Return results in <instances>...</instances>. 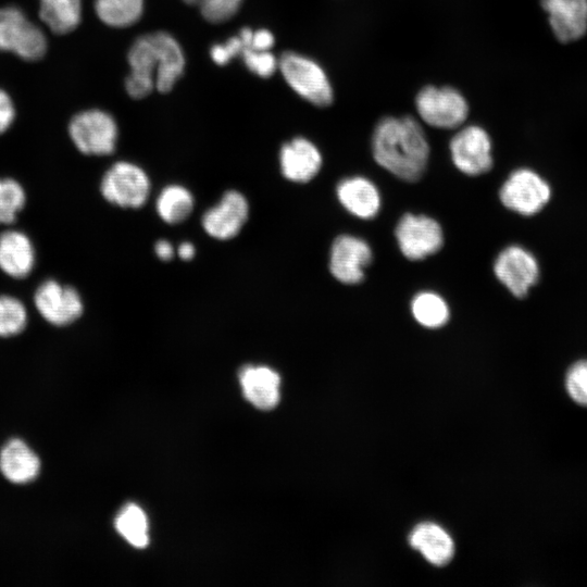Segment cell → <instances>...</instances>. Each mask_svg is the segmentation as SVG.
Segmentation results:
<instances>
[{
	"label": "cell",
	"instance_id": "19",
	"mask_svg": "<svg viewBox=\"0 0 587 587\" xmlns=\"http://www.w3.org/2000/svg\"><path fill=\"white\" fill-rule=\"evenodd\" d=\"M35 265V249L26 234L7 230L0 235V270L14 278L26 277Z\"/></svg>",
	"mask_w": 587,
	"mask_h": 587
},
{
	"label": "cell",
	"instance_id": "17",
	"mask_svg": "<svg viewBox=\"0 0 587 587\" xmlns=\"http://www.w3.org/2000/svg\"><path fill=\"white\" fill-rule=\"evenodd\" d=\"M340 204L352 215L371 220L380 209V195L373 182L362 176L344 178L336 188Z\"/></svg>",
	"mask_w": 587,
	"mask_h": 587
},
{
	"label": "cell",
	"instance_id": "32",
	"mask_svg": "<svg viewBox=\"0 0 587 587\" xmlns=\"http://www.w3.org/2000/svg\"><path fill=\"white\" fill-rule=\"evenodd\" d=\"M243 42L239 35L228 38L223 43H215L210 49V57L217 65H226L237 55H240Z\"/></svg>",
	"mask_w": 587,
	"mask_h": 587
},
{
	"label": "cell",
	"instance_id": "11",
	"mask_svg": "<svg viewBox=\"0 0 587 587\" xmlns=\"http://www.w3.org/2000/svg\"><path fill=\"white\" fill-rule=\"evenodd\" d=\"M449 149L453 164L465 175H482L492 167L491 140L480 126L461 128L451 138Z\"/></svg>",
	"mask_w": 587,
	"mask_h": 587
},
{
	"label": "cell",
	"instance_id": "35",
	"mask_svg": "<svg viewBox=\"0 0 587 587\" xmlns=\"http://www.w3.org/2000/svg\"><path fill=\"white\" fill-rule=\"evenodd\" d=\"M177 253L178 257L184 261L191 260L195 255V247L190 242H183L179 245Z\"/></svg>",
	"mask_w": 587,
	"mask_h": 587
},
{
	"label": "cell",
	"instance_id": "33",
	"mask_svg": "<svg viewBox=\"0 0 587 587\" xmlns=\"http://www.w3.org/2000/svg\"><path fill=\"white\" fill-rule=\"evenodd\" d=\"M15 118V108L11 97L0 89V135L12 125Z\"/></svg>",
	"mask_w": 587,
	"mask_h": 587
},
{
	"label": "cell",
	"instance_id": "8",
	"mask_svg": "<svg viewBox=\"0 0 587 587\" xmlns=\"http://www.w3.org/2000/svg\"><path fill=\"white\" fill-rule=\"evenodd\" d=\"M100 190L103 198L121 208L138 209L150 192V180L138 165L120 161L103 175Z\"/></svg>",
	"mask_w": 587,
	"mask_h": 587
},
{
	"label": "cell",
	"instance_id": "9",
	"mask_svg": "<svg viewBox=\"0 0 587 587\" xmlns=\"http://www.w3.org/2000/svg\"><path fill=\"white\" fill-rule=\"evenodd\" d=\"M395 236L401 253L412 261L435 254L444 245L440 224L424 214H404L396 226Z\"/></svg>",
	"mask_w": 587,
	"mask_h": 587
},
{
	"label": "cell",
	"instance_id": "20",
	"mask_svg": "<svg viewBox=\"0 0 587 587\" xmlns=\"http://www.w3.org/2000/svg\"><path fill=\"white\" fill-rule=\"evenodd\" d=\"M0 471L12 483H29L39 474L40 460L23 440L13 438L0 451Z\"/></svg>",
	"mask_w": 587,
	"mask_h": 587
},
{
	"label": "cell",
	"instance_id": "3",
	"mask_svg": "<svg viewBox=\"0 0 587 587\" xmlns=\"http://www.w3.org/2000/svg\"><path fill=\"white\" fill-rule=\"evenodd\" d=\"M278 70L290 88L313 105L326 108L334 101V91L323 67L295 51L278 58Z\"/></svg>",
	"mask_w": 587,
	"mask_h": 587
},
{
	"label": "cell",
	"instance_id": "15",
	"mask_svg": "<svg viewBox=\"0 0 587 587\" xmlns=\"http://www.w3.org/2000/svg\"><path fill=\"white\" fill-rule=\"evenodd\" d=\"M283 176L294 183H308L322 167V155L317 147L304 137L285 142L279 151Z\"/></svg>",
	"mask_w": 587,
	"mask_h": 587
},
{
	"label": "cell",
	"instance_id": "24",
	"mask_svg": "<svg viewBox=\"0 0 587 587\" xmlns=\"http://www.w3.org/2000/svg\"><path fill=\"white\" fill-rule=\"evenodd\" d=\"M192 208L191 192L179 185L164 187L157 200V212L168 224L184 222L190 215Z\"/></svg>",
	"mask_w": 587,
	"mask_h": 587
},
{
	"label": "cell",
	"instance_id": "28",
	"mask_svg": "<svg viewBox=\"0 0 587 587\" xmlns=\"http://www.w3.org/2000/svg\"><path fill=\"white\" fill-rule=\"evenodd\" d=\"M25 202L26 195L18 182L0 178V224L12 223Z\"/></svg>",
	"mask_w": 587,
	"mask_h": 587
},
{
	"label": "cell",
	"instance_id": "14",
	"mask_svg": "<svg viewBox=\"0 0 587 587\" xmlns=\"http://www.w3.org/2000/svg\"><path fill=\"white\" fill-rule=\"evenodd\" d=\"M249 214L246 197L236 190L226 191L220 202L204 212L201 224L204 232L220 240L237 236Z\"/></svg>",
	"mask_w": 587,
	"mask_h": 587
},
{
	"label": "cell",
	"instance_id": "10",
	"mask_svg": "<svg viewBox=\"0 0 587 587\" xmlns=\"http://www.w3.org/2000/svg\"><path fill=\"white\" fill-rule=\"evenodd\" d=\"M494 273L514 297L524 298L538 283L540 266L529 250L520 245H511L497 255Z\"/></svg>",
	"mask_w": 587,
	"mask_h": 587
},
{
	"label": "cell",
	"instance_id": "22",
	"mask_svg": "<svg viewBox=\"0 0 587 587\" xmlns=\"http://www.w3.org/2000/svg\"><path fill=\"white\" fill-rule=\"evenodd\" d=\"M39 17L51 32L70 33L82 21V0H39Z\"/></svg>",
	"mask_w": 587,
	"mask_h": 587
},
{
	"label": "cell",
	"instance_id": "21",
	"mask_svg": "<svg viewBox=\"0 0 587 587\" xmlns=\"http://www.w3.org/2000/svg\"><path fill=\"white\" fill-rule=\"evenodd\" d=\"M410 545L420 551L434 565H445L454 553V544L450 535L439 525L430 522L421 523L410 534Z\"/></svg>",
	"mask_w": 587,
	"mask_h": 587
},
{
	"label": "cell",
	"instance_id": "31",
	"mask_svg": "<svg viewBox=\"0 0 587 587\" xmlns=\"http://www.w3.org/2000/svg\"><path fill=\"white\" fill-rule=\"evenodd\" d=\"M564 385L574 402L587 407V359L577 360L569 366Z\"/></svg>",
	"mask_w": 587,
	"mask_h": 587
},
{
	"label": "cell",
	"instance_id": "13",
	"mask_svg": "<svg viewBox=\"0 0 587 587\" xmlns=\"http://www.w3.org/2000/svg\"><path fill=\"white\" fill-rule=\"evenodd\" d=\"M369 243L357 236H338L330 248L329 271L340 283L355 285L364 279V268L372 262Z\"/></svg>",
	"mask_w": 587,
	"mask_h": 587
},
{
	"label": "cell",
	"instance_id": "26",
	"mask_svg": "<svg viewBox=\"0 0 587 587\" xmlns=\"http://www.w3.org/2000/svg\"><path fill=\"white\" fill-rule=\"evenodd\" d=\"M118 534L132 546L145 548L149 544L148 520L140 507L126 504L115 519Z\"/></svg>",
	"mask_w": 587,
	"mask_h": 587
},
{
	"label": "cell",
	"instance_id": "1",
	"mask_svg": "<svg viewBox=\"0 0 587 587\" xmlns=\"http://www.w3.org/2000/svg\"><path fill=\"white\" fill-rule=\"evenodd\" d=\"M130 72L125 90L134 99H142L153 89L170 92L185 70V55L179 42L167 32L158 30L139 36L129 47Z\"/></svg>",
	"mask_w": 587,
	"mask_h": 587
},
{
	"label": "cell",
	"instance_id": "6",
	"mask_svg": "<svg viewBox=\"0 0 587 587\" xmlns=\"http://www.w3.org/2000/svg\"><path fill=\"white\" fill-rule=\"evenodd\" d=\"M75 147L87 155L111 154L116 146L118 129L114 117L99 109L75 114L68 124Z\"/></svg>",
	"mask_w": 587,
	"mask_h": 587
},
{
	"label": "cell",
	"instance_id": "23",
	"mask_svg": "<svg viewBox=\"0 0 587 587\" xmlns=\"http://www.w3.org/2000/svg\"><path fill=\"white\" fill-rule=\"evenodd\" d=\"M143 0H95L98 18L114 28H125L137 23L143 13Z\"/></svg>",
	"mask_w": 587,
	"mask_h": 587
},
{
	"label": "cell",
	"instance_id": "27",
	"mask_svg": "<svg viewBox=\"0 0 587 587\" xmlns=\"http://www.w3.org/2000/svg\"><path fill=\"white\" fill-rule=\"evenodd\" d=\"M27 324L24 304L11 296H0V337L20 334Z\"/></svg>",
	"mask_w": 587,
	"mask_h": 587
},
{
	"label": "cell",
	"instance_id": "16",
	"mask_svg": "<svg viewBox=\"0 0 587 587\" xmlns=\"http://www.w3.org/2000/svg\"><path fill=\"white\" fill-rule=\"evenodd\" d=\"M540 4L560 41L577 40L587 32V0H540Z\"/></svg>",
	"mask_w": 587,
	"mask_h": 587
},
{
	"label": "cell",
	"instance_id": "2",
	"mask_svg": "<svg viewBox=\"0 0 587 587\" xmlns=\"http://www.w3.org/2000/svg\"><path fill=\"white\" fill-rule=\"evenodd\" d=\"M376 163L405 182H417L425 173L429 145L423 127L411 115L384 116L372 134Z\"/></svg>",
	"mask_w": 587,
	"mask_h": 587
},
{
	"label": "cell",
	"instance_id": "25",
	"mask_svg": "<svg viewBox=\"0 0 587 587\" xmlns=\"http://www.w3.org/2000/svg\"><path fill=\"white\" fill-rule=\"evenodd\" d=\"M411 312L415 321L427 328L441 327L450 317L445 299L432 291L416 294L411 301Z\"/></svg>",
	"mask_w": 587,
	"mask_h": 587
},
{
	"label": "cell",
	"instance_id": "34",
	"mask_svg": "<svg viewBox=\"0 0 587 587\" xmlns=\"http://www.w3.org/2000/svg\"><path fill=\"white\" fill-rule=\"evenodd\" d=\"M154 251L162 261H170L174 255V249L170 241L160 239L155 242Z\"/></svg>",
	"mask_w": 587,
	"mask_h": 587
},
{
	"label": "cell",
	"instance_id": "7",
	"mask_svg": "<svg viewBox=\"0 0 587 587\" xmlns=\"http://www.w3.org/2000/svg\"><path fill=\"white\" fill-rule=\"evenodd\" d=\"M549 183L537 172L522 167L513 171L499 190L501 203L523 216L539 213L550 201Z\"/></svg>",
	"mask_w": 587,
	"mask_h": 587
},
{
	"label": "cell",
	"instance_id": "12",
	"mask_svg": "<svg viewBox=\"0 0 587 587\" xmlns=\"http://www.w3.org/2000/svg\"><path fill=\"white\" fill-rule=\"evenodd\" d=\"M34 303L50 324L65 326L78 320L84 305L76 289L53 279L45 280L35 291Z\"/></svg>",
	"mask_w": 587,
	"mask_h": 587
},
{
	"label": "cell",
	"instance_id": "5",
	"mask_svg": "<svg viewBox=\"0 0 587 587\" xmlns=\"http://www.w3.org/2000/svg\"><path fill=\"white\" fill-rule=\"evenodd\" d=\"M415 107L424 123L441 129L461 126L470 112L464 96L450 86H424L415 97Z\"/></svg>",
	"mask_w": 587,
	"mask_h": 587
},
{
	"label": "cell",
	"instance_id": "4",
	"mask_svg": "<svg viewBox=\"0 0 587 587\" xmlns=\"http://www.w3.org/2000/svg\"><path fill=\"white\" fill-rule=\"evenodd\" d=\"M48 48L45 33L16 7L0 8V51L25 61L40 60Z\"/></svg>",
	"mask_w": 587,
	"mask_h": 587
},
{
	"label": "cell",
	"instance_id": "29",
	"mask_svg": "<svg viewBox=\"0 0 587 587\" xmlns=\"http://www.w3.org/2000/svg\"><path fill=\"white\" fill-rule=\"evenodd\" d=\"M197 7L202 17L213 24L230 20L239 10L243 0H183Z\"/></svg>",
	"mask_w": 587,
	"mask_h": 587
},
{
	"label": "cell",
	"instance_id": "18",
	"mask_svg": "<svg viewBox=\"0 0 587 587\" xmlns=\"http://www.w3.org/2000/svg\"><path fill=\"white\" fill-rule=\"evenodd\" d=\"M239 382L246 399L260 410H271L279 402L280 377L271 367L247 365L240 370Z\"/></svg>",
	"mask_w": 587,
	"mask_h": 587
},
{
	"label": "cell",
	"instance_id": "30",
	"mask_svg": "<svg viewBox=\"0 0 587 587\" xmlns=\"http://www.w3.org/2000/svg\"><path fill=\"white\" fill-rule=\"evenodd\" d=\"M240 57L247 68L262 78L271 77L278 67V60L270 50H258L243 43Z\"/></svg>",
	"mask_w": 587,
	"mask_h": 587
}]
</instances>
